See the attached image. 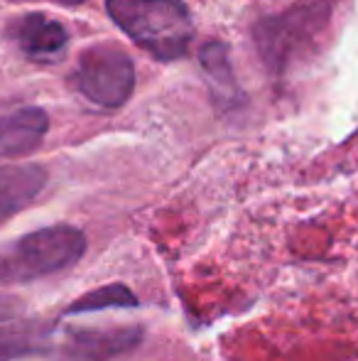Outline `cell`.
<instances>
[{
  "instance_id": "cell-1",
  "label": "cell",
  "mask_w": 358,
  "mask_h": 361,
  "mask_svg": "<svg viewBox=\"0 0 358 361\" xmlns=\"http://www.w3.org/2000/svg\"><path fill=\"white\" fill-rule=\"evenodd\" d=\"M110 20L160 62L186 57L194 20L184 0H106Z\"/></svg>"
},
{
  "instance_id": "cell-2",
  "label": "cell",
  "mask_w": 358,
  "mask_h": 361,
  "mask_svg": "<svg viewBox=\"0 0 358 361\" xmlns=\"http://www.w3.org/2000/svg\"><path fill=\"white\" fill-rule=\"evenodd\" d=\"M329 0H307L280 15L260 20L253 35L255 47L265 67L275 76H282L319 47V39L329 32Z\"/></svg>"
},
{
  "instance_id": "cell-3",
  "label": "cell",
  "mask_w": 358,
  "mask_h": 361,
  "mask_svg": "<svg viewBox=\"0 0 358 361\" xmlns=\"http://www.w3.org/2000/svg\"><path fill=\"white\" fill-rule=\"evenodd\" d=\"M87 253V236L77 226L54 224L15 238L0 251V283H32L72 268Z\"/></svg>"
},
{
  "instance_id": "cell-4",
  "label": "cell",
  "mask_w": 358,
  "mask_h": 361,
  "mask_svg": "<svg viewBox=\"0 0 358 361\" xmlns=\"http://www.w3.org/2000/svg\"><path fill=\"white\" fill-rule=\"evenodd\" d=\"M72 84L101 109H120L135 89L133 59L115 44H94L79 54Z\"/></svg>"
},
{
  "instance_id": "cell-5",
  "label": "cell",
  "mask_w": 358,
  "mask_h": 361,
  "mask_svg": "<svg viewBox=\"0 0 358 361\" xmlns=\"http://www.w3.org/2000/svg\"><path fill=\"white\" fill-rule=\"evenodd\" d=\"M47 349V329L15 295L0 293V361H13Z\"/></svg>"
},
{
  "instance_id": "cell-6",
  "label": "cell",
  "mask_w": 358,
  "mask_h": 361,
  "mask_svg": "<svg viewBox=\"0 0 358 361\" xmlns=\"http://www.w3.org/2000/svg\"><path fill=\"white\" fill-rule=\"evenodd\" d=\"M8 37L13 39L15 47L25 57L42 64H49L62 57L69 42L67 27L57 20L47 18L44 13H27L10 20Z\"/></svg>"
},
{
  "instance_id": "cell-7",
  "label": "cell",
  "mask_w": 358,
  "mask_h": 361,
  "mask_svg": "<svg viewBox=\"0 0 358 361\" xmlns=\"http://www.w3.org/2000/svg\"><path fill=\"white\" fill-rule=\"evenodd\" d=\"M143 339L140 327L72 329L67 332V357L74 361H110L133 352Z\"/></svg>"
},
{
  "instance_id": "cell-8",
  "label": "cell",
  "mask_w": 358,
  "mask_h": 361,
  "mask_svg": "<svg viewBox=\"0 0 358 361\" xmlns=\"http://www.w3.org/2000/svg\"><path fill=\"white\" fill-rule=\"evenodd\" d=\"M49 130V118L37 106L0 114V157H20L37 150Z\"/></svg>"
},
{
  "instance_id": "cell-9",
  "label": "cell",
  "mask_w": 358,
  "mask_h": 361,
  "mask_svg": "<svg viewBox=\"0 0 358 361\" xmlns=\"http://www.w3.org/2000/svg\"><path fill=\"white\" fill-rule=\"evenodd\" d=\"M199 64L204 69L206 84L211 89V99H214L216 111L226 114V111H234L238 106H243L245 96L241 91L238 81H236L229 47L224 42H206L199 49Z\"/></svg>"
},
{
  "instance_id": "cell-10",
  "label": "cell",
  "mask_w": 358,
  "mask_h": 361,
  "mask_svg": "<svg viewBox=\"0 0 358 361\" xmlns=\"http://www.w3.org/2000/svg\"><path fill=\"white\" fill-rule=\"evenodd\" d=\"M47 172L39 165H0V224L23 212L42 192Z\"/></svg>"
},
{
  "instance_id": "cell-11",
  "label": "cell",
  "mask_w": 358,
  "mask_h": 361,
  "mask_svg": "<svg viewBox=\"0 0 358 361\" xmlns=\"http://www.w3.org/2000/svg\"><path fill=\"white\" fill-rule=\"evenodd\" d=\"M130 310L138 307V298L120 283H108L103 288H96L91 293L77 298L67 307V314H82V312H101V310Z\"/></svg>"
},
{
  "instance_id": "cell-12",
  "label": "cell",
  "mask_w": 358,
  "mask_h": 361,
  "mask_svg": "<svg viewBox=\"0 0 358 361\" xmlns=\"http://www.w3.org/2000/svg\"><path fill=\"white\" fill-rule=\"evenodd\" d=\"M54 3H59V5H82V3H87V0H54Z\"/></svg>"
}]
</instances>
